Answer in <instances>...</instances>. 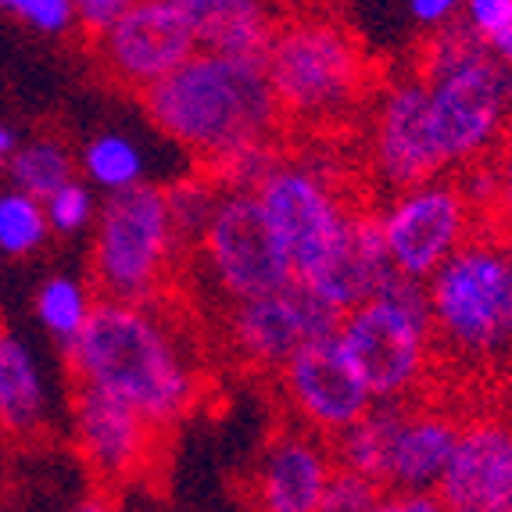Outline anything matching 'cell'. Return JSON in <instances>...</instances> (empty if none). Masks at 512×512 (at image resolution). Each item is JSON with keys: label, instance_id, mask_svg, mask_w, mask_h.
<instances>
[{"label": "cell", "instance_id": "cell-1", "mask_svg": "<svg viewBox=\"0 0 512 512\" xmlns=\"http://www.w3.org/2000/svg\"><path fill=\"white\" fill-rule=\"evenodd\" d=\"M72 384L126 402L158 434L180 427L205 394L194 344L162 301L101 298L86 330L65 348Z\"/></svg>", "mask_w": 512, "mask_h": 512}, {"label": "cell", "instance_id": "cell-2", "mask_svg": "<svg viewBox=\"0 0 512 512\" xmlns=\"http://www.w3.org/2000/svg\"><path fill=\"white\" fill-rule=\"evenodd\" d=\"M151 126L208 169L280 140L283 115L265 65L197 51L187 65L140 94Z\"/></svg>", "mask_w": 512, "mask_h": 512}, {"label": "cell", "instance_id": "cell-3", "mask_svg": "<svg viewBox=\"0 0 512 512\" xmlns=\"http://www.w3.org/2000/svg\"><path fill=\"white\" fill-rule=\"evenodd\" d=\"M419 76L427 83L430 133L444 169H470L487 162L509 133L502 76L505 65L470 29L455 22L427 36L419 54Z\"/></svg>", "mask_w": 512, "mask_h": 512}, {"label": "cell", "instance_id": "cell-4", "mask_svg": "<svg viewBox=\"0 0 512 512\" xmlns=\"http://www.w3.org/2000/svg\"><path fill=\"white\" fill-rule=\"evenodd\" d=\"M437 355L512 373V240L473 233L427 280Z\"/></svg>", "mask_w": 512, "mask_h": 512}, {"label": "cell", "instance_id": "cell-5", "mask_svg": "<svg viewBox=\"0 0 512 512\" xmlns=\"http://www.w3.org/2000/svg\"><path fill=\"white\" fill-rule=\"evenodd\" d=\"M262 65L280 104L283 126L294 122L319 129L341 122L366 101L373 86V65L359 36L319 11L280 18Z\"/></svg>", "mask_w": 512, "mask_h": 512}, {"label": "cell", "instance_id": "cell-6", "mask_svg": "<svg viewBox=\"0 0 512 512\" xmlns=\"http://www.w3.org/2000/svg\"><path fill=\"white\" fill-rule=\"evenodd\" d=\"M337 341L373 402L423 398L437 355L427 283L394 273L373 298L344 312Z\"/></svg>", "mask_w": 512, "mask_h": 512}, {"label": "cell", "instance_id": "cell-7", "mask_svg": "<svg viewBox=\"0 0 512 512\" xmlns=\"http://www.w3.org/2000/svg\"><path fill=\"white\" fill-rule=\"evenodd\" d=\"M187 255L172 226L165 187L140 183L101 197L90 230V283L111 301H162L176 262Z\"/></svg>", "mask_w": 512, "mask_h": 512}, {"label": "cell", "instance_id": "cell-8", "mask_svg": "<svg viewBox=\"0 0 512 512\" xmlns=\"http://www.w3.org/2000/svg\"><path fill=\"white\" fill-rule=\"evenodd\" d=\"M190 255L197 258L205 283L215 298L226 301V308L273 294L294 280L291 258L248 190L222 194L208 230Z\"/></svg>", "mask_w": 512, "mask_h": 512}, {"label": "cell", "instance_id": "cell-9", "mask_svg": "<svg viewBox=\"0 0 512 512\" xmlns=\"http://www.w3.org/2000/svg\"><path fill=\"white\" fill-rule=\"evenodd\" d=\"M477 219L480 215L452 176L394 190L384 197V205H376L391 269L419 283H427L477 233Z\"/></svg>", "mask_w": 512, "mask_h": 512}, {"label": "cell", "instance_id": "cell-10", "mask_svg": "<svg viewBox=\"0 0 512 512\" xmlns=\"http://www.w3.org/2000/svg\"><path fill=\"white\" fill-rule=\"evenodd\" d=\"M251 194H255L269 230L276 233V240L291 258L294 280L305 276L326 255L348 212L355 208L344 197L333 169L319 165L316 158H287V154Z\"/></svg>", "mask_w": 512, "mask_h": 512}, {"label": "cell", "instance_id": "cell-11", "mask_svg": "<svg viewBox=\"0 0 512 512\" xmlns=\"http://www.w3.org/2000/svg\"><path fill=\"white\" fill-rule=\"evenodd\" d=\"M337 326L341 316L291 280L280 291L226 308V348L240 366L276 376L301 348L337 337Z\"/></svg>", "mask_w": 512, "mask_h": 512}, {"label": "cell", "instance_id": "cell-12", "mask_svg": "<svg viewBox=\"0 0 512 512\" xmlns=\"http://www.w3.org/2000/svg\"><path fill=\"white\" fill-rule=\"evenodd\" d=\"M369 176L384 194L448 176L430 133L427 83L419 72L394 76L380 86L369 108Z\"/></svg>", "mask_w": 512, "mask_h": 512}, {"label": "cell", "instance_id": "cell-13", "mask_svg": "<svg viewBox=\"0 0 512 512\" xmlns=\"http://www.w3.org/2000/svg\"><path fill=\"white\" fill-rule=\"evenodd\" d=\"M90 47L104 76L137 94H147L201 51L187 18L169 0H133L126 15L94 36Z\"/></svg>", "mask_w": 512, "mask_h": 512}, {"label": "cell", "instance_id": "cell-14", "mask_svg": "<svg viewBox=\"0 0 512 512\" xmlns=\"http://www.w3.org/2000/svg\"><path fill=\"white\" fill-rule=\"evenodd\" d=\"M276 391L294 427L333 441L373 409V394L355 373L337 337L308 344L276 373Z\"/></svg>", "mask_w": 512, "mask_h": 512}, {"label": "cell", "instance_id": "cell-15", "mask_svg": "<svg viewBox=\"0 0 512 512\" xmlns=\"http://www.w3.org/2000/svg\"><path fill=\"white\" fill-rule=\"evenodd\" d=\"M434 495L448 512H512V419L502 409L462 416Z\"/></svg>", "mask_w": 512, "mask_h": 512}, {"label": "cell", "instance_id": "cell-16", "mask_svg": "<svg viewBox=\"0 0 512 512\" xmlns=\"http://www.w3.org/2000/svg\"><path fill=\"white\" fill-rule=\"evenodd\" d=\"M69 423L79 459L108 487L137 480L154 459L158 430L137 409L104 391L72 384Z\"/></svg>", "mask_w": 512, "mask_h": 512}, {"label": "cell", "instance_id": "cell-17", "mask_svg": "<svg viewBox=\"0 0 512 512\" xmlns=\"http://www.w3.org/2000/svg\"><path fill=\"white\" fill-rule=\"evenodd\" d=\"M337 473L330 441L301 427H280L262 444L248 477L251 512H319Z\"/></svg>", "mask_w": 512, "mask_h": 512}, {"label": "cell", "instance_id": "cell-18", "mask_svg": "<svg viewBox=\"0 0 512 512\" xmlns=\"http://www.w3.org/2000/svg\"><path fill=\"white\" fill-rule=\"evenodd\" d=\"M391 276L394 269L391 258H387L384 237H380L376 208L355 205L344 219L337 240L305 276H298V283H305L323 305L344 316V312L373 298Z\"/></svg>", "mask_w": 512, "mask_h": 512}, {"label": "cell", "instance_id": "cell-19", "mask_svg": "<svg viewBox=\"0 0 512 512\" xmlns=\"http://www.w3.org/2000/svg\"><path fill=\"white\" fill-rule=\"evenodd\" d=\"M462 416L448 405L412 398L394 423L384 491H437L459 441Z\"/></svg>", "mask_w": 512, "mask_h": 512}, {"label": "cell", "instance_id": "cell-20", "mask_svg": "<svg viewBox=\"0 0 512 512\" xmlns=\"http://www.w3.org/2000/svg\"><path fill=\"white\" fill-rule=\"evenodd\" d=\"M187 18L197 47L230 58L262 61L276 29L280 11L265 0H169Z\"/></svg>", "mask_w": 512, "mask_h": 512}, {"label": "cell", "instance_id": "cell-21", "mask_svg": "<svg viewBox=\"0 0 512 512\" xmlns=\"http://www.w3.org/2000/svg\"><path fill=\"white\" fill-rule=\"evenodd\" d=\"M51 427V387L22 337L0 326V437L36 441Z\"/></svg>", "mask_w": 512, "mask_h": 512}, {"label": "cell", "instance_id": "cell-22", "mask_svg": "<svg viewBox=\"0 0 512 512\" xmlns=\"http://www.w3.org/2000/svg\"><path fill=\"white\" fill-rule=\"evenodd\" d=\"M402 405L405 402H373V409L359 423H351L344 434L333 437L330 448L333 459H337V470L359 473V477L384 487L394 423L402 416Z\"/></svg>", "mask_w": 512, "mask_h": 512}, {"label": "cell", "instance_id": "cell-23", "mask_svg": "<svg viewBox=\"0 0 512 512\" xmlns=\"http://www.w3.org/2000/svg\"><path fill=\"white\" fill-rule=\"evenodd\" d=\"M79 176L76 151L61 137H29L18 140L15 154H11L8 172H4V187H15L22 194L47 201L54 190H61L65 183H72Z\"/></svg>", "mask_w": 512, "mask_h": 512}, {"label": "cell", "instance_id": "cell-24", "mask_svg": "<svg viewBox=\"0 0 512 512\" xmlns=\"http://www.w3.org/2000/svg\"><path fill=\"white\" fill-rule=\"evenodd\" d=\"M97 301H101V294L94 291L90 280L72 273H51L33 294V316L43 326V333L65 351L86 330Z\"/></svg>", "mask_w": 512, "mask_h": 512}, {"label": "cell", "instance_id": "cell-25", "mask_svg": "<svg viewBox=\"0 0 512 512\" xmlns=\"http://www.w3.org/2000/svg\"><path fill=\"white\" fill-rule=\"evenodd\" d=\"M76 162L79 176L94 190H101L104 197L147 183V158L140 144L126 133H115V129L94 133L76 151Z\"/></svg>", "mask_w": 512, "mask_h": 512}, {"label": "cell", "instance_id": "cell-26", "mask_svg": "<svg viewBox=\"0 0 512 512\" xmlns=\"http://www.w3.org/2000/svg\"><path fill=\"white\" fill-rule=\"evenodd\" d=\"M51 222L43 201L15 187H0V258H29L51 240Z\"/></svg>", "mask_w": 512, "mask_h": 512}, {"label": "cell", "instance_id": "cell-27", "mask_svg": "<svg viewBox=\"0 0 512 512\" xmlns=\"http://www.w3.org/2000/svg\"><path fill=\"white\" fill-rule=\"evenodd\" d=\"M165 194H169L172 226H176V233H180V244L187 248V255H190V251L197 248L201 233L208 230V222H212L215 208H219V201H222V194H226V190H222L219 183H215L212 176L201 169V172H194V176H187V180L165 187Z\"/></svg>", "mask_w": 512, "mask_h": 512}, {"label": "cell", "instance_id": "cell-28", "mask_svg": "<svg viewBox=\"0 0 512 512\" xmlns=\"http://www.w3.org/2000/svg\"><path fill=\"white\" fill-rule=\"evenodd\" d=\"M97 208H101V197L79 176L43 201V212H47L54 237H83V233H90L97 222Z\"/></svg>", "mask_w": 512, "mask_h": 512}, {"label": "cell", "instance_id": "cell-29", "mask_svg": "<svg viewBox=\"0 0 512 512\" xmlns=\"http://www.w3.org/2000/svg\"><path fill=\"white\" fill-rule=\"evenodd\" d=\"M0 15L15 18L40 36H69L76 29L72 0H0Z\"/></svg>", "mask_w": 512, "mask_h": 512}, {"label": "cell", "instance_id": "cell-30", "mask_svg": "<svg viewBox=\"0 0 512 512\" xmlns=\"http://www.w3.org/2000/svg\"><path fill=\"white\" fill-rule=\"evenodd\" d=\"M380 491H384V487L359 477V473L337 470L330 487H326V498H323V505H319V512H373Z\"/></svg>", "mask_w": 512, "mask_h": 512}, {"label": "cell", "instance_id": "cell-31", "mask_svg": "<svg viewBox=\"0 0 512 512\" xmlns=\"http://www.w3.org/2000/svg\"><path fill=\"white\" fill-rule=\"evenodd\" d=\"M512 0H462V26L477 40L491 43V36L509 22Z\"/></svg>", "mask_w": 512, "mask_h": 512}, {"label": "cell", "instance_id": "cell-32", "mask_svg": "<svg viewBox=\"0 0 512 512\" xmlns=\"http://www.w3.org/2000/svg\"><path fill=\"white\" fill-rule=\"evenodd\" d=\"M133 0H72V11H76V29L83 36H101L108 26H115Z\"/></svg>", "mask_w": 512, "mask_h": 512}, {"label": "cell", "instance_id": "cell-33", "mask_svg": "<svg viewBox=\"0 0 512 512\" xmlns=\"http://www.w3.org/2000/svg\"><path fill=\"white\" fill-rule=\"evenodd\" d=\"M409 18L419 33L434 36L462 22V0H409Z\"/></svg>", "mask_w": 512, "mask_h": 512}, {"label": "cell", "instance_id": "cell-34", "mask_svg": "<svg viewBox=\"0 0 512 512\" xmlns=\"http://www.w3.org/2000/svg\"><path fill=\"white\" fill-rule=\"evenodd\" d=\"M373 512H448L434 491H380Z\"/></svg>", "mask_w": 512, "mask_h": 512}, {"label": "cell", "instance_id": "cell-35", "mask_svg": "<svg viewBox=\"0 0 512 512\" xmlns=\"http://www.w3.org/2000/svg\"><path fill=\"white\" fill-rule=\"evenodd\" d=\"M495 172H498V205H495V212H502L505 219L512 222V144H505V151L498 154Z\"/></svg>", "mask_w": 512, "mask_h": 512}, {"label": "cell", "instance_id": "cell-36", "mask_svg": "<svg viewBox=\"0 0 512 512\" xmlns=\"http://www.w3.org/2000/svg\"><path fill=\"white\" fill-rule=\"evenodd\" d=\"M487 51L495 54V58L502 61L505 69L512 65V15H509V22H505V26L498 29L495 36H491V43H487Z\"/></svg>", "mask_w": 512, "mask_h": 512}, {"label": "cell", "instance_id": "cell-37", "mask_svg": "<svg viewBox=\"0 0 512 512\" xmlns=\"http://www.w3.org/2000/svg\"><path fill=\"white\" fill-rule=\"evenodd\" d=\"M69 512H119V505L111 502L108 495H101V491H94V495H83L76 505H72Z\"/></svg>", "mask_w": 512, "mask_h": 512}, {"label": "cell", "instance_id": "cell-38", "mask_svg": "<svg viewBox=\"0 0 512 512\" xmlns=\"http://www.w3.org/2000/svg\"><path fill=\"white\" fill-rule=\"evenodd\" d=\"M15 147H18L15 129L0 122V180H4V172H8V162H11V154H15Z\"/></svg>", "mask_w": 512, "mask_h": 512}, {"label": "cell", "instance_id": "cell-39", "mask_svg": "<svg viewBox=\"0 0 512 512\" xmlns=\"http://www.w3.org/2000/svg\"><path fill=\"white\" fill-rule=\"evenodd\" d=\"M502 90H505V111H509V122H512V65L502 76Z\"/></svg>", "mask_w": 512, "mask_h": 512}, {"label": "cell", "instance_id": "cell-40", "mask_svg": "<svg viewBox=\"0 0 512 512\" xmlns=\"http://www.w3.org/2000/svg\"><path fill=\"white\" fill-rule=\"evenodd\" d=\"M502 412L512 419V373H509V380H505V405H502Z\"/></svg>", "mask_w": 512, "mask_h": 512}, {"label": "cell", "instance_id": "cell-41", "mask_svg": "<svg viewBox=\"0 0 512 512\" xmlns=\"http://www.w3.org/2000/svg\"><path fill=\"white\" fill-rule=\"evenodd\" d=\"M265 4H273V8H280V4H291V0H265Z\"/></svg>", "mask_w": 512, "mask_h": 512}, {"label": "cell", "instance_id": "cell-42", "mask_svg": "<svg viewBox=\"0 0 512 512\" xmlns=\"http://www.w3.org/2000/svg\"><path fill=\"white\" fill-rule=\"evenodd\" d=\"M0 187H4V180H0Z\"/></svg>", "mask_w": 512, "mask_h": 512}]
</instances>
